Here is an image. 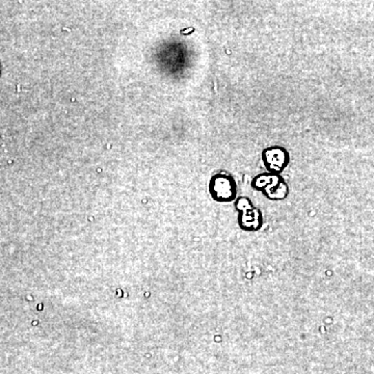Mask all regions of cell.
<instances>
[{
	"mask_svg": "<svg viewBox=\"0 0 374 374\" xmlns=\"http://www.w3.org/2000/svg\"><path fill=\"white\" fill-rule=\"evenodd\" d=\"M208 191L214 201L218 203H233L238 196L236 179L228 171H218L208 184Z\"/></svg>",
	"mask_w": 374,
	"mask_h": 374,
	"instance_id": "obj_2",
	"label": "cell"
},
{
	"mask_svg": "<svg viewBox=\"0 0 374 374\" xmlns=\"http://www.w3.org/2000/svg\"><path fill=\"white\" fill-rule=\"evenodd\" d=\"M235 209L238 212L237 222L239 228L247 232H257L262 229L264 218L262 211L255 207L253 202L247 197L237 198L234 202Z\"/></svg>",
	"mask_w": 374,
	"mask_h": 374,
	"instance_id": "obj_3",
	"label": "cell"
},
{
	"mask_svg": "<svg viewBox=\"0 0 374 374\" xmlns=\"http://www.w3.org/2000/svg\"><path fill=\"white\" fill-rule=\"evenodd\" d=\"M261 159L269 173L281 175L291 161L289 151L283 146H271L263 149Z\"/></svg>",
	"mask_w": 374,
	"mask_h": 374,
	"instance_id": "obj_4",
	"label": "cell"
},
{
	"mask_svg": "<svg viewBox=\"0 0 374 374\" xmlns=\"http://www.w3.org/2000/svg\"><path fill=\"white\" fill-rule=\"evenodd\" d=\"M252 187L260 191L269 201L279 202L287 199L290 194L289 185L281 175L267 173L258 174L252 180Z\"/></svg>",
	"mask_w": 374,
	"mask_h": 374,
	"instance_id": "obj_1",
	"label": "cell"
}]
</instances>
